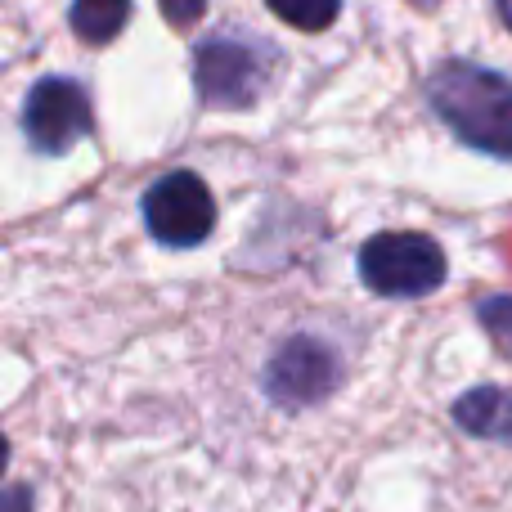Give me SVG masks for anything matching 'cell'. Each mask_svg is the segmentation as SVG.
Returning a JSON list of instances; mask_svg holds the SVG:
<instances>
[{
    "label": "cell",
    "mask_w": 512,
    "mask_h": 512,
    "mask_svg": "<svg viewBox=\"0 0 512 512\" xmlns=\"http://www.w3.org/2000/svg\"><path fill=\"white\" fill-rule=\"evenodd\" d=\"M261 387L279 409H310L342 387V360L324 337L297 333L270 351Z\"/></svg>",
    "instance_id": "5b68a950"
},
{
    "label": "cell",
    "mask_w": 512,
    "mask_h": 512,
    "mask_svg": "<svg viewBox=\"0 0 512 512\" xmlns=\"http://www.w3.org/2000/svg\"><path fill=\"white\" fill-rule=\"evenodd\" d=\"M454 423L477 441L512 445V387H472L454 400Z\"/></svg>",
    "instance_id": "52a82bcc"
},
{
    "label": "cell",
    "mask_w": 512,
    "mask_h": 512,
    "mask_svg": "<svg viewBox=\"0 0 512 512\" xmlns=\"http://www.w3.org/2000/svg\"><path fill=\"white\" fill-rule=\"evenodd\" d=\"M131 5L135 0H72L68 23L86 45H108L126 32V23H131Z\"/></svg>",
    "instance_id": "ba28073f"
},
{
    "label": "cell",
    "mask_w": 512,
    "mask_h": 512,
    "mask_svg": "<svg viewBox=\"0 0 512 512\" xmlns=\"http://www.w3.org/2000/svg\"><path fill=\"white\" fill-rule=\"evenodd\" d=\"M499 14H504V23L512 27V0H499Z\"/></svg>",
    "instance_id": "5bb4252c"
},
{
    "label": "cell",
    "mask_w": 512,
    "mask_h": 512,
    "mask_svg": "<svg viewBox=\"0 0 512 512\" xmlns=\"http://www.w3.org/2000/svg\"><path fill=\"white\" fill-rule=\"evenodd\" d=\"M162 5V18H167L176 32H185V27H194L198 18L207 14V0H158Z\"/></svg>",
    "instance_id": "8fae6325"
},
{
    "label": "cell",
    "mask_w": 512,
    "mask_h": 512,
    "mask_svg": "<svg viewBox=\"0 0 512 512\" xmlns=\"http://www.w3.org/2000/svg\"><path fill=\"white\" fill-rule=\"evenodd\" d=\"M5 468H9V436L0 432V477H5Z\"/></svg>",
    "instance_id": "4fadbf2b"
},
{
    "label": "cell",
    "mask_w": 512,
    "mask_h": 512,
    "mask_svg": "<svg viewBox=\"0 0 512 512\" xmlns=\"http://www.w3.org/2000/svg\"><path fill=\"white\" fill-rule=\"evenodd\" d=\"M279 54L261 36H207L194 45V90L207 108L243 113L265 95Z\"/></svg>",
    "instance_id": "7a4b0ae2"
},
{
    "label": "cell",
    "mask_w": 512,
    "mask_h": 512,
    "mask_svg": "<svg viewBox=\"0 0 512 512\" xmlns=\"http://www.w3.org/2000/svg\"><path fill=\"white\" fill-rule=\"evenodd\" d=\"M450 274L445 252L436 239L418 230H387L373 234L360 248V279L378 297H427Z\"/></svg>",
    "instance_id": "3957f363"
},
{
    "label": "cell",
    "mask_w": 512,
    "mask_h": 512,
    "mask_svg": "<svg viewBox=\"0 0 512 512\" xmlns=\"http://www.w3.org/2000/svg\"><path fill=\"white\" fill-rule=\"evenodd\" d=\"M274 18H283L297 32H328L342 14V0H265Z\"/></svg>",
    "instance_id": "9c48e42d"
},
{
    "label": "cell",
    "mask_w": 512,
    "mask_h": 512,
    "mask_svg": "<svg viewBox=\"0 0 512 512\" xmlns=\"http://www.w3.org/2000/svg\"><path fill=\"white\" fill-rule=\"evenodd\" d=\"M95 131V108L81 81L72 77H41L23 99V135L36 153L63 158Z\"/></svg>",
    "instance_id": "8992f818"
},
{
    "label": "cell",
    "mask_w": 512,
    "mask_h": 512,
    "mask_svg": "<svg viewBox=\"0 0 512 512\" xmlns=\"http://www.w3.org/2000/svg\"><path fill=\"white\" fill-rule=\"evenodd\" d=\"M477 319L490 333V342H495L504 355H512V297H486L477 306Z\"/></svg>",
    "instance_id": "30bf717a"
},
{
    "label": "cell",
    "mask_w": 512,
    "mask_h": 512,
    "mask_svg": "<svg viewBox=\"0 0 512 512\" xmlns=\"http://www.w3.org/2000/svg\"><path fill=\"white\" fill-rule=\"evenodd\" d=\"M140 216H144V230L153 234V243L189 252L212 239L216 230L212 185L198 171H167V176H158L144 189Z\"/></svg>",
    "instance_id": "277c9868"
},
{
    "label": "cell",
    "mask_w": 512,
    "mask_h": 512,
    "mask_svg": "<svg viewBox=\"0 0 512 512\" xmlns=\"http://www.w3.org/2000/svg\"><path fill=\"white\" fill-rule=\"evenodd\" d=\"M427 99L468 149L512 158V81L468 59H445L427 77Z\"/></svg>",
    "instance_id": "6da1fadb"
},
{
    "label": "cell",
    "mask_w": 512,
    "mask_h": 512,
    "mask_svg": "<svg viewBox=\"0 0 512 512\" xmlns=\"http://www.w3.org/2000/svg\"><path fill=\"white\" fill-rule=\"evenodd\" d=\"M0 512H32V490L27 486H14L0 495Z\"/></svg>",
    "instance_id": "7c38bea8"
}]
</instances>
